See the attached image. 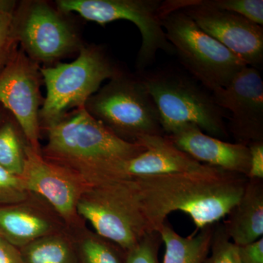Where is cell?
Returning <instances> with one entry per match:
<instances>
[{
	"instance_id": "cell-1",
	"label": "cell",
	"mask_w": 263,
	"mask_h": 263,
	"mask_svg": "<svg viewBox=\"0 0 263 263\" xmlns=\"http://www.w3.org/2000/svg\"><path fill=\"white\" fill-rule=\"evenodd\" d=\"M129 180L150 233L159 232L175 211L188 214L197 230L215 224L239 201L248 178L212 167Z\"/></svg>"
},
{
	"instance_id": "cell-2",
	"label": "cell",
	"mask_w": 263,
	"mask_h": 263,
	"mask_svg": "<svg viewBox=\"0 0 263 263\" xmlns=\"http://www.w3.org/2000/svg\"><path fill=\"white\" fill-rule=\"evenodd\" d=\"M43 129L47 142L41 148L43 157L75 173L91 186L122 180L124 164L145 151L140 143L120 139L84 107Z\"/></svg>"
},
{
	"instance_id": "cell-3",
	"label": "cell",
	"mask_w": 263,
	"mask_h": 263,
	"mask_svg": "<svg viewBox=\"0 0 263 263\" xmlns=\"http://www.w3.org/2000/svg\"><path fill=\"white\" fill-rule=\"evenodd\" d=\"M137 73L157 105L165 136L184 124H194L214 138H229L226 110L193 76L172 67Z\"/></svg>"
},
{
	"instance_id": "cell-4",
	"label": "cell",
	"mask_w": 263,
	"mask_h": 263,
	"mask_svg": "<svg viewBox=\"0 0 263 263\" xmlns=\"http://www.w3.org/2000/svg\"><path fill=\"white\" fill-rule=\"evenodd\" d=\"M84 108L123 141L138 143L144 136H165L157 105L138 73L121 70Z\"/></svg>"
},
{
	"instance_id": "cell-5",
	"label": "cell",
	"mask_w": 263,
	"mask_h": 263,
	"mask_svg": "<svg viewBox=\"0 0 263 263\" xmlns=\"http://www.w3.org/2000/svg\"><path fill=\"white\" fill-rule=\"evenodd\" d=\"M70 63L41 67L46 96L40 110L41 129L59 122L66 114L84 108L100 85L121 70L101 46H83Z\"/></svg>"
},
{
	"instance_id": "cell-6",
	"label": "cell",
	"mask_w": 263,
	"mask_h": 263,
	"mask_svg": "<svg viewBox=\"0 0 263 263\" xmlns=\"http://www.w3.org/2000/svg\"><path fill=\"white\" fill-rule=\"evenodd\" d=\"M162 23L185 70L211 92L227 87L248 66L181 10L166 15Z\"/></svg>"
},
{
	"instance_id": "cell-7",
	"label": "cell",
	"mask_w": 263,
	"mask_h": 263,
	"mask_svg": "<svg viewBox=\"0 0 263 263\" xmlns=\"http://www.w3.org/2000/svg\"><path fill=\"white\" fill-rule=\"evenodd\" d=\"M77 209L97 234L125 252L148 233L129 179L89 186Z\"/></svg>"
},
{
	"instance_id": "cell-8",
	"label": "cell",
	"mask_w": 263,
	"mask_h": 263,
	"mask_svg": "<svg viewBox=\"0 0 263 263\" xmlns=\"http://www.w3.org/2000/svg\"><path fill=\"white\" fill-rule=\"evenodd\" d=\"M161 3L160 0H57L55 5L64 14L76 13L101 25L118 20L133 22L141 34L136 61L138 72H141L153 65L160 50L174 53L159 15Z\"/></svg>"
},
{
	"instance_id": "cell-9",
	"label": "cell",
	"mask_w": 263,
	"mask_h": 263,
	"mask_svg": "<svg viewBox=\"0 0 263 263\" xmlns=\"http://www.w3.org/2000/svg\"><path fill=\"white\" fill-rule=\"evenodd\" d=\"M65 14L45 1L16 5L13 29L22 50L33 61L51 64L80 51L84 45Z\"/></svg>"
},
{
	"instance_id": "cell-10",
	"label": "cell",
	"mask_w": 263,
	"mask_h": 263,
	"mask_svg": "<svg viewBox=\"0 0 263 263\" xmlns=\"http://www.w3.org/2000/svg\"><path fill=\"white\" fill-rule=\"evenodd\" d=\"M181 10L204 32L237 55L249 67L263 64V27L241 15L203 6L197 0H167L160 8L161 17Z\"/></svg>"
},
{
	"instance_id": "cell-11",
	"label": "cell",
	"mask_w": 263,
	"mask_h": 263,
	"mask_svg": "<svg viewBox=\"0 0 263 263\" xmlns=\"http://www.w3.org/2000/svg\"><path fill=\"white\" fill-rule=\"evenodd\" d=\"M43 83L39 64L21 48L0 73V105L14 118L27 145L40 153Z\"/></svg>"
},
{
	"instance_id": "cell-12",
	"label": "cell",
	"mask_w": 263,
	"mask_h": 263,
	"mask_svg": "<svg viewBox=\"0 0 263 263\" xmlns=\"http://www.w3.org/2000/svg\"><path fill=\"white\" fill-rule=\"evenodd\" d=\"M21 179L29 193L42 197L67 226L73 230L86 226L78 213V203L89 184L75 173L43 157L28 145Z\"/></svg>"
},
{
	"instance_id": "cell-13",
	"label": "cell",
	"mask_w": 263,
	"mask_h": 263,
	"mask_svg": "<svg viewBox=\"0 0 263 263\" xmlns=\"http://www.w3.org/2000/svg\"><path fill=\"white\" fill-rule=\"evenodd\" d=\"M212 95L218 106L230 112L227 128L235 143L249 146L263 142V81L259 70L247 66Z\"/></svg>"
},
{
	"instance_id": "cell-14",
	"label": "cell",
	"mask_w": 263,
	"mask_h": 263,
	"mask_svg": "<svg viewBox=\"0 0 263 263\" xmlns=\"http://www.w3.org/2000/svg\"><path fill=\"white\" fill-rule=\"evenodd\" d=\"M67 229L51 205L34 194L16 203L0 205V237L16 248Z\"/></svg>"
},
{
	"instance_id": "cell-15",
	"label": "cell",
	"mask_w": 263,
	"mask_h": 263,
	"mask_svg": "<svg viewBox=\"0 0 263 263\" xmlns=\"http://www.w3.org/2000/svg\"><path fill=\"white\" fill-rule=\"evenodd\" d=\"M165 136L176 148L200 163L248 178L249 146L209 136L194 124H184Z\"/></svg>"
},
{
	"instance_id": "cell-16",
	"label": "cell",
	"mask_w": 263,
	"mask_h": 263,
	"mask_svg": "<svg viewBox=\"0 0 263 263\" xmlns=\"http://www.w3.org/2000/svg\"><path fill=\"white\" fill-rule=\"evenodd\" d=\"M138 143L145 151L124 164L122 179L143 176L202 172L214 167L200 163L179 150L165 136H146Z\"/></svg>"
},
{
	"instance_id": "cell-17",
	"label": "cell",
	"mask_w": 263,
	"mask_h": 263,
	"mask_svg": "<svg viewBox=\"0 0 263 263\" xmlns=\"http://www.w3.org/2000/svg\"><path fill=\"white\" fill-rule=\"evenodd\" d=\"M223 221L230 240L237 246L262 238L263 179H248L239 201Z\"/></svg>"
},
{
	"instance_id": "cell-18",
	"label": "cell",
	"mask_w": 263,
	"mask_h": 263,
	"mask_svg": "<svg viewBox=\"0 0 263 263\" xmlns=\"http://www.w3.org/2000/svg\"><path fill=\"white\" fill-rule=\"evenodd\" d=\"M199 230V233L183 237L168 221H164L159 230L165 247L163 263L205 262L210 252L214 224Z\"/></svg>"
},
{
	"instance_id": "cell-19",
	"label": "cell",
	"mask_w": 263,
	"mask_h": 263,
	"mask_svg": "<svg viewBox=\"0 0 263 263\" xmlns=\"http://www.w3.org/2000/svg\"><path fill=\"white\" fill-rule=\"evenodd\" d=\"M69 231L78 263H125V251L86 226Z\"/></svg>"
},
{
	"instance_id": "cell-20",
	"label": "cell",
	"mask_w": 263,
	"mask_h": 263,
	"mask_svg": "<svg viewBox=\"0 0 263 263\" xmlns=\"http://www.w3.org/2000/svg\"><path fill=\"white\" fill-rule=\"evenodd\" d=\"M19 250L23 263H78L68 229L34 240Z\"/></svg>"
},
{
	"instance_id": "cell-21",
	"label": "cell",
	"mask_w": 263,
	"mask_h": 263,
	"mask_svg": "<svg viewBox=\"0 0 263 263\" xmlns=\"http://www.w3.org/2000/svg\"><path fill=\"white\" fill-rule=\"evenodd\" d=\"M27 144L16 122L7 118L0 124V167L21 176L24 170Z\"/></svg>"
},
{
	"instance_id": "cell-22",
	"label": "cell",
	"mask_w": 263,
	"mask_h": 263,
	"mask_svg": "<svg viewBox=\"0 0 263 263\" xmlns=\"http://www.w3.org/2000/svg\"><path fill=\"white\" fill-rule=\"evenodd\" d=\"M198 4L232 12L263 25L262 0H197Z\"/></svg>"
},
{
	"instance_id": "cell-23",
	"label": "cell",
	"mask_w": 263,
	"mask_h": 263,
	"mask_svg": "<svg viewBox=\"0 0 263 263\" xmlns=\"http://www.w3.org/2000/svg\"><path fill=\"white\" fill-rule=\"evenodd\" d=\"M210 252L204 263H240L238 246L230 240L222 222L214 224Z\"/></svg>"
},
{
	"instance_id": "cell-24",
	"label": "cell",
	"mask_w": 263,
	"mask_h": 263,
	"mask_svg": "<svg viewBox=\"0 0 263 263\" xmlns=\"http://www.w3.org/2000/svg\"><path fill=\"white\" fill-rule=\"evenodd\" d=\"M162 243L158 231L146 233L133 248L126 252L125 263H160L158 254Z\"/></svg>"
},
{
	"instance_id": "cell-25",
	"label": "cell",
	"mask_w": 263,
	"mask_h": 263,
	"mask_svg": "<svg viewBox=\"0 0 263 263\" xmlns=\"http://www.w3.org/2000/svg\"><path fill=\"white\" fill-rule=\"evenodd\" d=\"M15 9V8L7 10L0 14V73L18 48V43L13 29Z\"/></svg>"
},
{
	"instance_id": "cell-26",
	"label": "cell",
	"mask_w": 263,
	"mask_h": 263,
	"mask_svg": "<svg viewBox=\"0 0 263 263\" xmlns=\"http://www.w3.org/2000/svg\"><path fill=\"white\" fill-rule=\"evenodd\" d=\"M29 195L20 176L0 167V205L22 201Z\"/></svg>"
},
{
	"instance_id": "cell-27",
	"label": "cell",
	"mask_w": 263,
	"mask_h": 263,
	"mask_svg": "<svg viewBox=\"0 0 263 263\" xmlns=\"http://www.w3.org/2000/svg\"><path fill=\"white\" fill-rule=\"evenodd\" d=\"M240 263H263V237L256 241L238 246Z\"/></svg>"
},
{
	"instance_id": "cell-28",
	"label": "cell",
	"mask_w": 263,
	"mask_h": 263,
	"mask_svg": "<svg viewBox=\"0 0 263 263\" xmlns=\"http://www.w3.org/2000/svg\"><path fill=\"white\" fill-rule=\"evenodd\" d=\"M249 148L251 164L248 179H263V142L254 143Z\"/></svg>"
},
{
	"instance_id": "cell-29",
	"label": "cell",
	"mask_w": 263,
	"mask_h": 263,
	"mask_svg": "<svg viewBox=\"0 0 263 263\" xmlns=\"http://www.w3.org/2000/svg\"><path fill=\"white\" fill-rule=\"evenodd\" d=\"M0 263H23L20 250L0 237Z\"/></svg>"
},
{
	"instance_id": "cell-30",
	"label": "cell",
	"mask_w": 263,
	"mask_h": 263,
	"mask_svg": "<svg viewBox=\"0 0 263 263\" xmlns=\"http://www.w3.org/2000/svg\"><path fill=\"white\" fill-rule=\"evenodd\" d=\"M16 5V2L11 0H0V14L7 10L13 9Z\"/></svg>"
},
{
	"instance_id": "cell-31",
	"label": "cell",
	"mask_w": 263,
	"mask_h": 263,
	"mask_svg": "<svg viewBox=\"0 0 263 263\" xmlns=\"http://www.w3.org/2000/svg\"><path fill=\"white\" fill-rule=\"evenodd\" d=\"M7 118H8V116H7V110H5L2 105H0V124L4 122Z\"/></svg>"
}]
</instances>
